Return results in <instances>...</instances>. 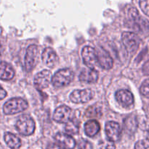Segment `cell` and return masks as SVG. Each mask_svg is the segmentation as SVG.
I'll return each mask as SVG.
<instances>
[{
    "mask_svg": "<svg viewBox=\"0 0 149 149\" xmlns=\"http://www.w3.org/2000/svg\"><path fill=\"white\" fill-rule=\"evenodd\" d=\"M106 133L109 140L116 142L120 139L122 129L118 123L109 121L106 124Z\"/></svg>",
    "mask_w": 149,
    "mask_h": 149,
    "instance_id": "obj_12",
    "label": "cell"
},
{
    "mask_svg": "<svg viewBox=\"0 0 149 149\" xmlns=\"http://www.w3.org/2000/svg\"><path fill=\"white\" fill-rule=\"evenodd\" d=\"M47 149H65L64 148H63L62 146L60 145L55 144V143H51L49 145L47 146Z\"/></svg>",
    "mask_w": 149,
    "mask_h": 149,
    "instance_id": "obj_29",
    "label": "cell"
},
{
    "mask_svg": "<svg viewBox=\"0 0 149 149\" xmlns=\"http://www.w3.org/2000/svg\"><path fill=\"white\" fill-rule=\"evenodd\" d=\"M122 40L127 51L131 54L136 52L141 43L140 38L133 32H124L122 35Z\"/></svg>",
    "mask_w": 149,
    "mask_h": 149,
    "instance_id": "obj_5",
    "label": "cell"
},
{
    "mask_svg": "<svg viewBox=\"0 0 149 149\" xmlns=\"http://www.w3.org/2000/svg\"><path fill=\"white\" fill-rule=\"evenodd\" d=\"M81 56L84 64L90 69H95L97 64L96 50L90 46H85L81 51Z\"/></svg>",
    "mask_w": 149,
    "mask_h": 149,
    "instance_id": "obj_7",
    "label": "cell"
},
{
    "mask_svg": "<svg viewBox=\"0 0 149 149\" xmlns=\"http://www.w3.org/2000/svg\"><path fill=\"white\" fill-rule=\"evenodd\" d=\"M65 129L68 134H77L79 131V123L77 120L72 118L66 122L65 126Z\"/></svg>",
    "mask_w": 149,
    "mask_h": 149,
    "instance_id": "obj_21",
    "label": "cell"
},
{
    "mask_svg": "<svg viewBox=\"0 0 149 149\" xmlns=\"http://www.w3.org/2000/svg\"><path fill=\"white\" fill-rule=\"evenodd\" d=\"M17 131L24 136L31 135L35 130V122L32 118L27 115H22L15 124Z\"/></svg>",
    "mask_w": 149,
    "mask_h": 149,
    "instance_id": "obj_4",
    "label": "cell"
},
{
    "mask_svg": "<svg viewBox=\"0 0 149 149\" xmlns=\"http://www.w3.org/2000/svg\"><path fill=\"white\" fill-rule=\"evenodd\" d=\"M79 149H93L91 143L86 140H81L78 143Z\"/></svg>",
    "mask_w": 149,
    "mask_h": 149,
    "instance_id": "obj_26",
    "label": "cell"
},
{
    "mask_svg": "<svg viewBox=\"0 0 149 149\" xmlns=\"http://www.w3.org/2000/svg\"><path fill=\"white\" fill-rule=\"evenodd\" d=\"M85 115L87 118H99L102 115V110L101 108L97 105H91L88 107L87 109L86 110Z\"/></svg>",
    "mask_w": 149,
    "mask_h": 149,
    "instance_id": "obj_22",
    "label": "cell"
},
{
    "mask_svg": "<svg viewBox=\"0 0 149 149\" xmlns=\"http://www.w3.org/2000/svg\"><path fill=\"white\" fill-rule=\"evenodd\" d=\"M147 140H148V141H149V130H148V134H147Z\"/></svg>",
    "mask_w": 149,
    "mask_h": 149,
    "instance_id": "obj_31",
    "label": "cell"
},
{
    "mask_svg": "<svg viewBox=\"0 0 149 149\" xmlns=\"http://www.w3.org/2000/svg\"><path fill=\"white\" fill-rule=\"evenodd\" d=\"M139 3L142 11L149 16V0H140Z\"/></svg>",
    "mask_w": 149,
    "mask_h": 149,
    "instance_id": "obj_25",
    "label": "cell"
},
{
    "mask_svg": "<svg viewBox=\"0 0 149 149\" xmlns=\"http://www.w3.org/2000/svg\"><path fill=\"white\" fill-rule=\"evenodd\" d=\"M125 131L129 134H134L138 129V121L135 115H130L124 122Z\"/></svg>",
    "mask_w": 149,
    "mask_h": 149,
    "instance_id": "obj_20",
    "label": "cell"
},
{
    "mask_svg": "<svg viewBox=\"0 0 149 149\" xmlns=\"http://www.w3.org/2000/svg\"><path fill=\"white\" fill-rule=\"evenodd\" d=\"M42 61L44 64L48 67H54L58 63V57L55 51L51 48H47L44 50L42 55Z\"/></svg>",
    "mask_w": 149,
    "mask_h": 149,
    "instance_id": "obj_13",
    "label": "cell"
},
{
    "mask_svg": "<svg viewBox=\"0 0 149 149\" xmlns=\"http://www.w3.org/2000/svg\"><path fill=\"white\" fill-rule=\"evenodd\" d=\"M93 91L90 89L74 90L70 94V99L74 103H86L93 97Z\"/></svg>",
    "mask_w": 149,
    "mask_h": 149,
    "instance_id": "obj_9",
    "label": "cell"
},
{
    "mask_svg": "<svg viewBox=\"0 0 149 149\" xmlns=\"http://www.w3.org/2000/svg\"><path fill=\"white\" fill-rule=\"evenodd\" d=\"M1 44L0 42V55H1Z\"/></svg>",
    "mask_w": 149,
    "mask_h": 149,
    "instance_id": "obj_32",
    "label": "cell"
},
{
    "mask_svg": "<svg viewBox=\"0 0 149 149\" xmlns=\"http://www.w3.org/2000/svg\"><path fill=\"white\" fill-rule=\"evenodd\" d=\"M4 138L6 144L11 149H18L21 146L22 143L20 139L13 133L6 132Z\"/></svg>",
    "mask_w": 149,
    "mask_h": 149,
    "instance_id": "obj_18",
    "label": "cell"
},
{
    "mask_svg": "<svg viewBox=\"0 0 149 149\" xmlns=\"http://www.w3.org/2000/svg\"><path fill=\"white\" fill-rule=\"evenodd\" d=\"M6 96H7V92H6V91L0 86V100L4 99V98L6 97Z\"/></svg>",
    "mask_w": 149,
    "mask_h": 149,
    "instance_id": "obj_30",
    "label": "cell"
},
{
    "mask_svg": "<svg viewBox=\"0 0 149 149\" xmlns=\"http://www.w3.org/2000/svg\"><path fill=\"white\" fill-rule=\"evenodd\" d=\"M74 79V73L69 69H62L55 72L52 77V83L55 87L61 88L68 86Z\"/></svg>",
    "mask_w": 149,
    "mask_h": 149,
    "instance_id": "obj_3",
    "label": "cell"
},
{
    "mask_svg": "<svg viewBox=\"0 0 149 149\" xmlns=\"http://www.w3.org/2000/svg\"><path fill=\"white\" fill-rule=\"evenodd\" d=\"M28 108V103L22 98H13L5 102L3 111L6 115H14L19 113Z\"/></svg>",
    "mask_w": 149,
    "mask_h": 149,
    "instance_id": "obj_2",
    "label": "cell"
},
{
    "mask_svg": "<svg viewBox=\"0 0 149 149\" xmlns=\"http://www.w3.org/2000/svg\"><path fill=\"white\" fill-rule=\"evenodd\" d=\"M55 140L57 143L66 149H73L76 146V141L71 136L65 133H58L55 136Z\"/></svg>",
    "mask_w": 149,
    "mask_h": 149,
    "instance_id": "obj_14",
    "label": "cell"
},
{
    "mask_svg": "<svg viewBox=\"0 0 149 149\" xmlns=\"http://www.w3.org/2000/svg\"><path fill=\"white\" fill-rule=\"evenodd\" d=\"M143 72L145 75H149V60L144 64L143 67Z\"/></svg>",
    "mask_w": 149,
    "mask_h": 149,
    "instance_id": "obj_28",
    "label": "cell"
},
{
    "mask_svg": "<svg viewBox=\"0 0 149 149\" xmlns=\"http://www.w3.org/2000/svg\"><path fill=\"white\" fill-rule=\"evenodd\" d=\"M52 73L49 70H42L34 77V85L38 90H42L49 86L52 81Z\"/></svg>",
    "mask_w": 149,
    "mask_h": 149,
    "instance_id": "obj_8",
    "label": "cell"
},
{
    "mask_svg": "<svg viewBox=\"0 0 149 149\" xmlns=\"http://www.w3.org/2000/svg\"><path fill=\"white\" fill-rule=\"evenodd\" d=\"M72 118V110L65 105H61L56 108L53 114V119L58 123H66Z\"/></svg>",
    "mask_w": 149,
    "mask_h": 149,
    "instance_id": "obj_10",
    "label": "cell"
},
{
    "mask_svg": "<svg viewBox=\"0 0 149 149\" xmlns=\"http://www.w3.org/2000/svg\"><path fill=\"white\" fill-rule=\"evenodd\" d=\"M127 26L136 32L146 33L149 32V21L139 15V13L135 7H131L128 11Z\"/></svg>",
    "mask_w": 149,
    "mask_h": 149,
    "instance_id": "obj_1",
    "label": "cell"
},
{
    "mask_svg": "<svg viewBox=\"0 0 149 149\" xmlns=\"http://www.w3.org/2000/svg\"><path fill=\"white\" fill-rule=\"evenodd\" d=\"M148 140H139L135 145V149H147L149 147Z\"/></svg>",
    "mask_w": 149,
    "mask_h": 149,
    "instance_id": "obj_27",
    "label": "cell"
},
{
    "mask_svg": "<svg viewBox=\"0 0 149 149\" xmlns=\"http://www.w3.org/2000/svg\"><path fill=\"white\" fill-rule=\"evenodd\" d=\"M97 53V64H99L101 68L105 70H110L113 67V59L106 50L100 48L96 51Z\"/></svg>",
    "mask_w": 149,
    "mask_h": 149,
    "instance_id": "obj_11",
    "label": "cell"
},
{
    "mask_svg": "<svg viewBox=\"0 0 149 149\" xmlns=\"http://www.w3.org/2000/svg\"><path fill=\"white\" fill-rule=\"evenodd\" d=\"M39 59V48L31 45L28 48L25 57V67L27 72H31L37 64Z\"/></svg>",
    "mask_w": 149,
    "mask_h": 149,
    "instance_id": "obj_6",
    "label": "cell"
},
{
    "mask_svg": "<svg viewBox=\"0 0 149 149\" xmlns=\"http://www.w3.org/2000/svg\"><path fill=\"white\" fill-rule=\"evenodd\" d=\"M100 129V124L95 120L87 121L84 125V131H85L86 134L90 137L95 136L99 132Z\"/></svg>",
    "mask_w": 149,
    "mask_h": 149,
    "instance_id": "obj_19",
    "label": "cell"
},
{
    "mask_svg": "<svg viewBox=\"0 0 149 149\" xmlns=\"http://www.w3.org/2000/svg\"><path fill=\"white\" fill-rule=\"evenodd\" d=\"M98 79V72L95 69L83 70L79 74V80L84 83H96Z\"/></svg>",
    "mask_w": 149,
    "mask_h": 149,
    "instance_id": "obj_16",
    "label": "cell"
},
{
    "mask_svg": "<svg viewBox=\"0 0 149 149\" xmlns=\"http://www.w3.org/2000/svg\"><path fill=\"white\" fill-rule=\"evenodd\" d=\"M97 149H116V146L113 142L109 140H103L98 143Z\"/></svg>",
    "mask_w": 149,
    "mask_h": 149,
    "instance_id": "obj_23",
    "label": "cell"
},
{
    "mask_svg": "<svg viewBox=\"0 0 149 149\" xmlns=\"http://www.w3.org/2000/svg\"><path fill=\"white\" fill-rule=\"evenodd\" d=\"M15 71L13 67L5 61H0V79L10 80L14 77Z\"/></svg>",
    "mask_w": 149,
    "mask_h": 149,
    "instance_id": "obj_17",
    "label": "cell"
},
{
    "mask_svg": "<svg viewBox=\"0 0 149 149\" xmlns=\"http://www.w3.org/2000/svg\"><path fill=\"white\" fill-rule=\"evenodd\" d=\"M116 99L120 104L125 107H129L134 102V97L130 91L125 89L119 90L116 92Z\"/></svg>",
    "mask_w": 149,
    "mask_h": 149,
    "instance_id": "obj_15",
    "label": "cell"
},
{
    "mask_svg": "<svg viewBox=\"0 0 149 149\" xmlns=\"http://www.w3.org/2000/svg\"><path fill=\"white\" fill-rule=\"evenodd\" d=\"M140 90H141V93L144 96L149 98V79H146L143 82Z\"/></svg>",
    "mask_w": 149,
    "mask_h": 149,
    "instance_id": "obj_24",
    "label": "cell"
}]
</instances>
